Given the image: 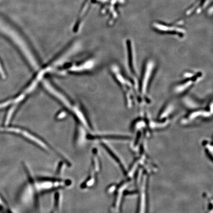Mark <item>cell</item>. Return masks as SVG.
<instances>
[{
	"label": "cell",
	"mask_w": 213,
	"mask_h": 213,
	"mask_svg": "<svg viewBox=\"0 0 213 213\" xmlns=\"http://www.w3.org/2000/svg\"><path fill=\"white\" fill-rule=\"evenodd\" d=\"M101 168V162L98 151L95 149L93 151L91 166L89 174L86 180L81 185L82 189H89L93 187L96 183V179Z\"/></svg>",
	"instance_id": "7a4b0ae2"
},
{
	"label": "cell",
	"mask_w": 213,
	"mask_h": 213,
	"mask_svg": "<svg viewBox=\"0 0 213 213\" xmlns=\"http://www.w3.org/2000/svg\"><path fill=\"white\" fill-rule=\"evenodd\" d=\"M113 71H114V73H115V77L116 79L117 80V82H119L120 86H121L124 92V93L125 94L126 100V102H127V105L128 106L130 107L131 105H132V101H133V87L132 86V84L131 82H129L127 79H125V78L123 77V75L119 72H116L115 69H113Z\"/></svg>",
	"instance_id": "5b68a950"
},
{
	"label": "cell",
	"mask_w": 213,
	"mask_h": 213,
	"mask_svg": "<svg viewBox=\"0 0 213 213\" xmlns=\"http://www.w3.org/2000/svg\"><path fill=\"white\" fill-rule=\"evenodd\" d=\"M127 49H128V65L129 68L130 72L133 75H136V72L135 70V58L134 54L133 52L132 46L131 44V41H128L127 42Z\"/></svg>",
	"instance_id": "ba28073f"
},
{
	"label": "cell",
	"mask_w": 213,
	"mask_h": 213,
	"mask_svg": "<svg viewBox=\"0 0 213 213\" xmlns=\"http://www.w3.org/2000/svg\"><path fill=\"white\" fill-rule=\"evenodd\" d=\"M5 131L16 133L19 135H20L21 136L23 137L26 140L30 142L31 143L37 146V147H38V148H40V149L43 150H44L46 152H56L55 150H54V149H53L51 146L47 143L46 142L28 131L18 128H9L5 129Z\"/></svg>",
	"instance_id": "3957f363"
},
{
	"label": "cell",
	"mask_w": 213,
	"mask_h": 213,
	"mask_svg": "<svg viewBox=\"0 0 213 213\" xmlns=\"http://www.w3.org/2000/svg\"><path fill=\"white\" fill-rule=\"evenodd\" d=\"M211 115L210 111L204 110L197 111L191 112L188 114L182 121V123L185 125L191 124L193 122L198 121H202L203 119H209Z\"/></svg>",
	"instance_id": "52a82bcc"
},
{
	"label": "cell",
	"mask_w": 213,
	"mask_h": 213,
	"mask_svg": "<svg viewBox=\"0 0 213 213\" xmlns=\"http://www.w3.org/2000/svg\"><path fill=\"white\" fill-rule=\"evenodd\" d=\"M154 65L152 61H148L144 69L143 75L139 87V93L143 97L146 98L147 91L152 79Z\"/></svg>",
	"instance_id": "277c9868"
},
{
	"label": "cell",
	"mask_w": 213,
	"mask_h": 213,
	"mask_svg": "<svg viewBox=\"0 0 213 213\" xmlns=\"http://www.w3.org/2000/svg\"><path fill=\"white\" fill-rule=\"evenodd\" d=\"M187 75V78L185 77V80L180 82L175 88V92L177 93H182L185 92V90L189 89L195 82H197L198 79L202 77V73H201L195 74L189 73Z\"/></svg>",
	"instance_id": "8992f818"
},
{
	"label": "cell",
	"mask_w": 213,
	"mask_h": 213,
	"mask_svg": "<svg viewBox=\"0 0 213 213\" xmlns=\"http://www.w3.org/2000/svg\"><path fill=\"white\" fill-rule=\"evenodd\" d=\"M30 175V174H29ZM29 182L34 185L38 194H42L53 190L64 189L70 187L72 182L68 179L57 178H38L34 179L31 175L29 177Z\"/></svg>",
	"instance_id": "6da1fadb"
}]
</instances>
